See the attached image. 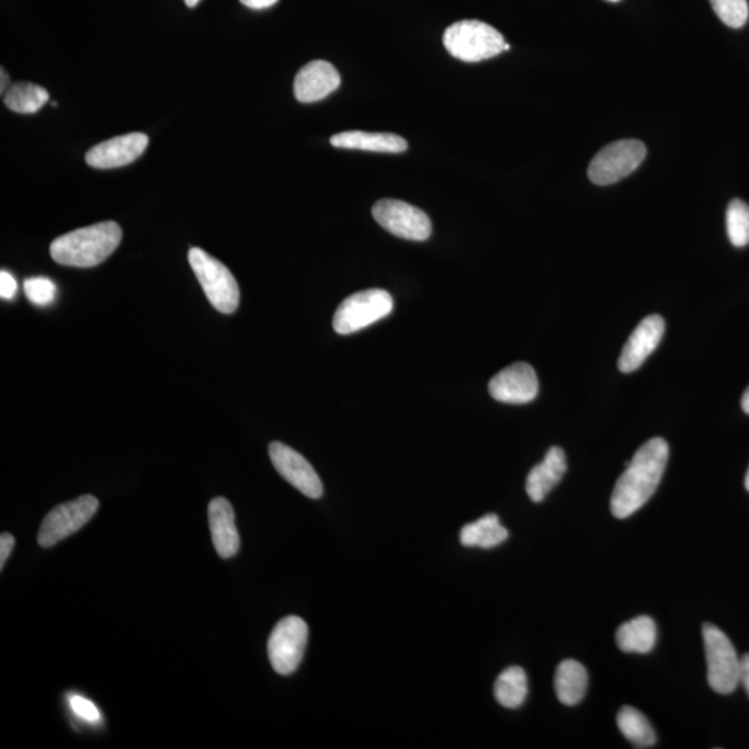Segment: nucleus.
I'll return each mask as SVG.
<instances>
[{"label":"nucleus","mask_w":749,"mask_h":749,"mask_svg":"<svg viewBox=\"0 0 749 749\" xmlns=\"http://www.w3.org/2000/svg\"><path fill=\"white\" fill-rule=\"evenodd\" d=\"M49 101V92L45 88L31 82H19L9 87L4 95V104L12 112L34 114L39 112Z\"/></svg>","instance_id":"b1692460"},{"label":"nucleus","mask_w":749,"mask_h":749,"mask_svg":"<svg viewBox=\"0 0 749 749\" xmlns=\"http://www.w3.org/2000/svg\"><path fill=\"white\" fill-rule=\"evenodd\" d=\"M14 544L15 541L12 534L2 533V536H0V568L3 569L4 564H7L10 554L13 552Z\"/></svg>","instance_id":"c756f323"},{"label":"nucleus","mask_w":749,"mask_h":749,"mask_svg":"<svg viewBox=\"0 0 749 749\" xmlns=\"http://www.w3.org/2000/svg\"><path fill=\"white\" fill-rule=\"evenodd\" d=\"M740 684L746 689L749 696V654L744 655L741 658Z\"/></svg>","instance_id":"7c9ffc66"},{"label":"nucleus","mask_w":749,"mask_h":749,"mask_svg":"<svg viewBox=\"0 0 749 749\" xmlns=\"http://www.w3.org/2000/svg\"><path fill=\"white\" fill-rule=\"evenodd\" d=\"M71 710L75 714L80 716L81 719H86L91 723H97L101 720V714L95 704L91 701L82 699V696L72 695L70 700Z\"/></svg>","instance_id":"cd10ccee"},{"label":"nucleus","mask_w":749,"mask_h":749,"mask_svg":"<svg viewBox=\"0 0 749 749\" xmlns=\"http://www.w3.org/2000/svg\"><path fill=\"white\" fill-rule=\"evenodd\" d=\"M148 135L133 133L104 140L87 154V162L93 169L110 170L130 164L148 148Z\"/></svg>","instance_id":"4468645a"},{"label":"nucleus","mask_w":749,"mask_h":749,"mask_svg":"<svg viewBox=\"0 0 749 749\" xmlns=\"http://www.w3.org/2000/svg\"><path fill=\"white\" fill-rule=\"evenodd\" d=\"M122 239L123 230L117 223H99L55 239L50 256L57 264L91 269L112 256Z\"/></svg>","instance_id":"f03ea898"},{"label":"nucleus","mask_w":749,"mask_h":749,"mask_svg":"<svg viewBox=\"0 0 749 749\" xmlns=\"http://www.w3.org/2000/svg\"><path fill=\"white\" fill-rule=\"evenodd\" d=\"M508 536L510 533L501 525L500 518L489 513L461 529L459 541L465 547L495 548L504 543Z\"/></svg>","instance_id":"412c9836"},{"label":"nucleus","mask_w":749,"mask_h":749,"mask_svg":"<svg viewBox=\"0 0 749 749\" xmlns=\"http://www.w3.org/2000/svg\"><path fill=\"white\" fill-rule=\"evenodd\" d=\"M646 156V145L637 139H623L608 145L591 161L590 181L595 185H612L635 172Z\"/></svg>","instance_id":"0eeeda50"},{"label":"nucleus","mask_w":749,"mask_h":749,"mask_svg":"<svg viewBox=\"0 0 749 749\" xmlns=\"http://www.w3.org/2000/svg\"><path fill=\"white\" fill-rule=\"evenodd\" d=\"M239 2L245 4L246 8L261 10L274 7L277 0H239Z\"/></svg>","instance_id":"2f4dec72"},{"label":"nucleus","mask_w":749,"mask_h":749,"mask_svg":"<svg viewBox=\"0 0 749 749\" xmlns=\"http://www.w3.org/2000/svg\"><path fill=\"white\" fill-rule=\"evenodd\" d=\"M99 510L97 497L86 495L54 508L42 521L38 533L41 547L50 548L80 531Z\"/></svg>","instance_id":"6e6552de"},{"label":"nucleus","mask_w":749,"mask_h":749,"mask_svg":"<svg viewBox=\"0 0 749 749\" xmlns=\"http://www.w3.org/2000/svg\"><path fill=\"white\" fill-rule=\"evenodd\" d=\"M0 77H2V83H0V91H2V93H4V91H7V88H9L10 80H9L8 72L4 71L3 68H2V72H0Z\"/></svg>","instance_id":"473e14b6"},{"label":"nucleus","mask_w":749,"mask_h":749,"mask_svg":"<svg viewBox=\"0 0 749 749\" xmlns=\"http://www.w3.org/2000/svg\"><path fill=\"white\" fill-rule=\"evenodd\" d=\"M489 391L495 400L506 405H527L538 395L536 371L527 363L507 366L490 381Z\"/></svg>","instance_id":"f8f14e48"},{"label":"nucleus","mask_w":749,"mask_h":749,"mask_svg":"<svg viewBox=\"0 0 749 749\" xmlns=\"http://www.w3.org/2000/svg\"><path fill=\"white\" fill-rule=\"evenodd\" d=\"M331 145L339 149L375 151V154H402L408 148L407 140L399 135L387 133H364L345 130L332 136Z\"/></svg>","instance_id":"a211bd4d"},{"label":"nucleus","mask_w":749,"mask_h":749,"mask_svg":"<svg viewBox=\"0 0 749 749\" xmlns=\"http://www.w3.org/2000/svg\"><path fill=\"white\" fill-rule=\"evenodd\" d=\"M270 458L277 474L308 499L317 500L324 493V486L316 469L296 450L284 443L270 444Z\"/></svg>","instance_id":"9b49d317"},{"label":"nucleus","mask_w":749,"mask_h":749,"mask_svg":"<svg viewBox=\"0 0 749 749\" xmlns=\"http://www.w3.org/2000/svg\"><path fill=\"white\" fill-rule=\"evenodd\" d=\"M611 2H617V0H611Z\"/></svg>","instance_id":"e433bc0d"},{"label":"nucleus","mask_w":749,"mask_h":749,"mask_svg":"<svg viewBox=\"0 0 749 749\" xmlns=\"http://www.w3.org/2000/svg\"><path fill=\"white\" fill-rule=\"evenodd\" d=\"M567 455L560 447L548 450L543 463L534 466L526 479V493L533 502H542L549 491L563 480L567 474Z\"/></svg>","instance_id":"f3484780"},{"label":"nucleus","mask_w":749,"mask_h":749,"mask_svg":"<svg viewBox=\"0 0 749 749\" xmlns=\"http://www.w3.org/2000/svg\"><path fill=\"white\" fill-rule=\"evenodd\" d=\"M24 291L29 300L39 307L50 306L57 295L55 282L45 276L29 277L24 282Z\"/></svg>","instance_id":"bb28decb"},{"label":"nucleus","mask_w":749,"mask_h":749,"mask_svg":"<svg viewBox=\"0 0 749 749\" xmlns=\"http://www.w3.org/2000/svg\"><path fill=\"white\" fill-rule=\"evenodd\" d=\"M657 643V625L652 617L642 615L623 623L616 632V644L626 654H649Z\"/></svg>","instance_id":"aec40b11"},{"label":"nucleus","mask_w":749,"mask_h":749,"mask_svg":"<svg viewBox=\"0 0 749 749\" xmlns=\"http://www.w3.org/2000/svg\"><path fill=\"white\" fill-rule=\"evenodd\" d=\"M188 260L212 306L223 314L237 311L240 292L232 272L222 261L198 248L190 250Z\"/></svg>","instance_id":"20e7f679"},{"label":"nucleus","mask_w":749,"mask_h":749,"mask_svg":"<svg viewBox=\"0 0 749 749\" xmlns=\"http://www.w3.org/2000/svg\"><path fill=\"white\" fill-rule=\"evenodd\" d=\"M742 410L749 413V387L746 393H744L741 400Z\"/></svg>","instance_id":"72a5a7b5"},{"label":"nucleus","mask_w":749,"mask_h":749,"mask_svg":"<svg viewBox=\"0 0 749 749\" xmlns=\"http://www.w3.org/2000/svg\"><path fill=\"white\" fill-rule=\"evenodd\" d=\"M198 2H201V0H185L188 8H195L197 7Z\"/></svg>","instance_id":"f704fd0d"},{"label":"nucleus","mask_w":749,"mask_h":749,"mask_svg":"<svg viewBox=\"0 0 749 749\" xmlns=\"http://www.w3.org/2000/svg\"><path fill=\"white\" fill-rule=\"evenodd\" d=\"M443 42L450 55L466 63L499 56L507 45L499 31L479 20H463L450 25Z\"/></svg>","instance_id":"7ed1b4c3"},{"label":"nucleus","mask_w":749,"mask_h":749,"mask_svg":"<svg viewBox=\"0 0 749 749\" xmlns=\"http://www.w3.org/2000/svg\"><path fill=\"white\" fill-rule=\"evenodd\" d=\"M665 333V321L661 316H648L643 319L640 324L627 342L623 345L620 361H617V368L623 374H632L646 363V360L657 350L658 344L661 343Z\"/></svg>","instance_id":"ddd939ff"},{"label":"nucleus","mask_w":749,"mask_h":749,"mask_svg":"<svg viewBox=\"0 0 749 749\" xmlns=\"http://www.w3.org/2000/svg\"><path fill=\"white\" fill-rule=\"evenodd\" d=\"M527 676L521 667H510L501 672L495 683V696L501 706L517 710L527 696Z\"/></svg>","instance_id":"4be33fe9"},{"label":"nucleus","mask_w":749,"mask_h":749,"mask_svg":"<svg viewBox=\"0 0 749 749\" xmlns=\"http://www.w3.org/2000/svg\"><path fill=\"white\" fill-rule=\"evenodd\" d=\"M616 723L622 735L636 748H651L657 742L651 723L633 706H623L617 712Z\"/></svg>","instance_id":"5701e85b"},{"label":"nucleus","mask_w":749,"mask_h":749,"mask_svg":"<svg viewBox=\"0 0 749 749\" xmlns=\"http://www.w3.org/2000/svg\"><path fill=\"white\" fill-rule=\"evenodd\" d=\"M208 525L214 548L219 557L232 558L240 548V537L235 523L232 504L224 497H216L208 504Z\"/></svg>","instance_id":"dca6fc26"},{"label":"nucleus","mask_w":749,"mask_h":749,"mask_svg":"<svg viewBox=\"0 0 749 749\" xmlns=\"http://www.w3.org/2000/svg\"><path fill=\"white\" fill-rule=\"evenodd\" d=\"M727 234L736 248L749 243V206L740 198L730 202L726 213Z\"/></svg>","instance_id":"393cba45"},{"label":"nucleus","mask_w":749,"mask_h":749,"mask_svg":"<svg viewBox=\"0 0 749 749\" xmlns=\"http://www.w3.org/2000/svg\"><path fill=\"white\" fill-rule=\"evenodd\" d=\"M308 642L307 623L298 616L277 622L269 640V658L276 673L292 674L300 665Z\"/></svg>","instance_id":"1a4fd4ad"},{"label":"nucleus","mask_w":749,"mask_h":749,"mask_svg":"<svg viewBox=\"0 0 749 749\" xmlns=\"http://www.w3.org/2000/svg\"><path fill=\"white\" fill-rule=\"evenodd\" d=\"M18 281L8 271L0 272V296L3 300H12L18 293Z\"/></svg>","instance_id":"c85d7f7f"},{"label":"nucleus","mask_w":749,"mask_h":749,"mask_svg":"<svg viewBox=\"0 0 749 749\" xmlns=\"http://www.w3.org/2000/svg\"><path fill=\"white\" fill-rule=\"evenodd\" d=\"M746 489L749 491V468H748V473L746 476Z\"/></svg>","instance_id":"c9c22d12"},{"label":"nucleus","mask_w":749,"mask_h":749,"mask_svg":"<svg viewBox=\"0 0 749 749\" xmlns=\"http://www.w3.org/2000/svg\"><path fill=\"white\" fill-rule=\"evenodd\" d=\"M588 670L575 659H565L555 672L554 688L560 704L575 706L580 704L588 693Z\"/></svg>","instance_id":"6ab92c4d"},{"label":"nucleus","mask_w":749,"mask_h":749,"mask_svg":"<svg viewBox=\"0 0 749 749\" xmlns=\"http://www.w3.org/2000/svg\"><path fill=\"white\" fill-rule=\"evenodd\" d=\"M393 297L384 290H368L344 298L333 317V329L350 334L371 327L393 311Z\"/></svg>","instance_id":"423d86ee"},{"label":"nucleus","mask_w":749,"mask_h":749,"mask_svg":"<svg viewBox=\"0 0 749 749\" xmlns=\"http://www.w3.org/2000/svg\"><path fill=\"white\" fill-rule=\"evenodd\" d=\"M717 18L727 27L741 29L747 24L749 8L747 0H710Z\"/></svg>","instance_id":"a878e982"},{"label":"nucleus","mask_w":749,"mask_h":749,"mask_svg":"<svg viewBox=\"0 0 749 749\" xmlns=\"http://www.w3.org/2000/svg\"><path fill=\"white\" fill-rule=\"evenodd\" d=\"M706 663H708V684L719 694L735 693L740 684L741 658L735 646L719 627L705 623L702 626Z\"/></svg>","instance_id":"39448f33"},{"label":"nucleus","mask_w":749,"mask_h":749,"mask_svg":"<svg viewBox=\"0 0 749 749\" xmlns=\"http://www.w3.org/2000/svg\"><path fill=\"white\" fill-rule=\"evenodd\" d=\"M340 87V76L331 63L314 60L304 66L295 78V97L298 102L322 101Z\"/></svg>","instance_id":"2eb2a0df"},{"label":"nucleus","mask_w":749,"mask_h":749,"mask_svg":"<svg viewBox=\"0 0 749 749\" xmlns=\"http://www.w3.org/2000/svg\"><path fill=\"white\" fill-rule=\"evenodd\" d=\"M669 458L667 440L654 438L626 463L611 497L612 515L626 520L647 504L661 484Z\"/></svg>","instance_id":"f257e3e1"},{"label":"nucleus","mask_w":749,"mask_h":749,"mask_svg":"<svg viewBox=\"0 0 749 749\" xmlns=\"http://www.w3.org/2000/svg\"><path fill=\"white\" fill-rule=\"evenodd\" d=\"M372 216L387 232L401 239L423 242L432 235L431 218L422 209L396 198H384L372 207Z\"/></svg>","instance_id":"9d476101"}]
</instances>
